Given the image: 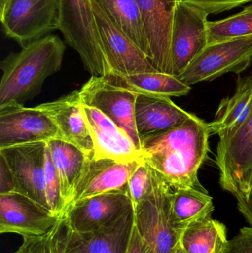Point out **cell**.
Instances as JSON below:
<instances>
[{
    "label": "cell",
    "mask_w": 252,
    "mask_h": 253,
    "mask_svg": "<svg viewBox=\"0 0 252 253\" xmlns=\"http://www.w3.org/2000/svg\"><path fill=\"white\" fill-rule=\"evenodd\" d=\"M152 170L153 190L147 199L133 205L134 224L149 253H170L180 237L170 221V198L173 190Z\"/></svg>",
    "instance_id": "cell-5"
},
{
    "label": "cell",
    "mask_w": 252,
    "mask_h": 253,
    "mask_svg": "<svg viewBox=\"0 0 252 253\" xmlns=\"http://www.w3.org/2000/svg\"><path fill=\"white\" fill-rule=\"evenodd\" d=\"M252 40L210 44L178 78L188 86L228 74H240L251 65Z\"/></svg>",
    "instance_id": "cell-9"
},
{
    "label": "cell",
    "mask_w": 252,
    "mask_h": 253,
    "mask_svg": "<svg viewBox=\"0 0 252 253\" xmlns=\"http://www.w3.org/2000/svg\"><path fill=\"white\" fill-rule=\"evenodd\" d=\"M44 184L46 194L50 210L56 216L63 218L66 211V203L62 196L60 180L52 162L48 148L46 147L44 165Z\"/></svg>",
    "instance_id": "cell-28"
},
{
    "label": "cell",
    "mask_w": 252,
    "mask_h": 253,
    "mask_svg": "<svg viewBox=\"0 0 252 253\" xmlns=\"http://www.w3.org/2000/svg\"><path fill=\"white\" fill-rule=\"evenodd\" d=\"M94 146L95 159L129 162L142 157L131 137L99 110L81 103Z\"/></svg>",
    "instance_id": "cell-18"
},
{
    "label": "cell",
    "mask_w": 252,
    "mask_h": 253,
    "mask_svg": "<svg viewBox=\"0 0 252 253\" xmlns=\"http://www.w3.org/2000/svg\"><path fill=\"white\" fill-rule=\"evenodd\" d=\"M11 1L12 0H0V17L5 13Z\"/></svg>",
    "instance_id": "cell-37"
},
{
    "label": "cell",
    "mask_w": 252,
    "mask_h": 253,
    "mask_svg": "<svg viewBox=\"0 0 252 253\" xmlns=\"http://www.w3.org/2000/svg\"><path fill=\"white\" fill-rule=\"evenodd\" d=\"M65 227L66 223L64 218H61L55 225L53 239L55 253H63Z\"/></svg>",
    "instance_id": "cell-35"
},
{
    "label": "cell",
    "mask_w": 252,
    "mask_h": 253,
    "mask_svg": "<svg viewBox=\"0 0 252 253\" xmlns=\"http://www.w3.org/2000/svg\"><path fill=\"white\" fill-rule=\"evenodd\" d=\"M65 50V42L49 34L4 58L0 65V108L24 105L38 96L44 80L60 70Z\"/></svg>",
    "instance_id": "cell-2"
},
{
    "label": "cell",
    "mask_w": 252,
    "mask_h": 253,
    "mask_svg": "<svg viewBox=\"0 0 252 253\" xmlns=\"http://www.w3.org/2000/svg\"><path fill=\"white\" fill-rule=\"evenodd\" d=\"M126 253H149L135 224H133V230Z\"/></svg>",
    "instance_id": "cell-34"
},
{
    "label": "cell",
    "mask_w": 252,
    "mask_h": 253,
    "mask_svg": "<svg viewBox=\"0 0 252 253\" xmlns=\"http://www.w3.org/2000/svg\"><path fill=\"white\" fill-rule=\"evenodd\" d=\"M139 6L149 48V60L158 72L173 75L172 28L180 0H135Z\"/></svg>",
    "instance_id": "cell-13"
},
{
    "label": "cell",
    "mask_w": 252,
    "mask_h": 253,
    "mask_svg": "<svg viewBox=\"0 0 252 253\" xmlns=\"http://www.w3.org/2000/svg\"><path fill=\"white\" fill-rule=\"evenodd\" d=\"M214 209L213 197L207 190H173L170 198V224L180 236L188 227L210 218Z\"/></svg>",
    "instance_id": "cell-22"
},
{
    "label": "cell",
    "mask_w": 252,
    "mask_h": 253,
    "mask_svg": "<svg viewBox=\"0 0 252 253\" xmlns=\"http://www.w3.org/2000/svg\"><path fill=\"white\" fill-rule=\"evenodd\" d=\"M79 94L83 105L99 110L122 128L142 152V139L135 120L137 93L108 77L92 76L79 90Z\"/></svg>",
    "instance_id": "cell-6"
},
{
    "label": "cell",
    "mask_w": 252,
    "mask_h": 253,
    "mask_svg": "<svg viewBox=\"0 0 252 253\" xmlns=\"http://www.w3.org/2000/svg\"><path fill=\"white\" fill-rule=\"evenodd\" d=\"M46 147L45 141H37L2 147L0 156L14 177L18 193L51 211L44 184Z\"/></svg>",
    "instance_id": "cell-11"
},
{
    "label": "cell",
    "mask_w": 252,
    "mask_h": 253,
    "mask_svg": "<svg viewBox=\"0 0 252 253\" xmlns=\"http://www.w3.org/2000/svg\"><path fill=\"white\" fill-rule=\"evenodd\" d=\"M193 116L170 97L138 93L135 120L141 139L180 126Z\"/></svg>",
    "instance_id": "cell-20"
},
{
    "label": "cell",
    "mask_w": 252,
    "mask_h": 253,
    "mask_svg": "<svg viewBox=\"0 0 252 253\" xmlns=\"http://www.w3.org/2000/svg\"><path fill=\"white\" fill-rule=\"evenodd\" d=\"M180 242L188 253H224L229 244L226 226L212 217L186 229Z\"/></svg>",
    "instance_id": "cell-25"
},
{
    "label": "cell",
    "mask_w": 252,
    "mask_h": 253,
    "mask_svg": "<svg viewBox=\"0 0 252 253\" xmlns=\"http://www.w3.org/2000/svg\"><path fill=\"white\" fill-rule=\"evenodd\" d=\"M47 145L60 180L67 210L91 157L76 146L61 138L49 140Z\"/></svg>",
    "instance_id": "cell-21"
},
{
    "label": "cell",
    "mask_w": 252,
    "mask_h": 253,
    "mask_svg": "<svg viewBox=\"0 0 252 253\" xmlns=\"http://www.w3.org/2000/svg\"><path fill=\"white\" fill-rule=\"evenodd\" d=\"M142 160V157L129 162L91 158L68 208L74 202L102 193L128 192L129 179Z\"/></svg>",
    "instance_id": "cell-17"
},
{
    "label": "cell",
    "mask_w": 252,
    "mask_h": 253,
    "mask_svg": "<svg viewBox=\"0 0 252 253\" xmlns=\"http://www.w3.org/2000/svg\"><path fill=\"white\" fill-rule=\"evenodd\" d=\"M205 10L209 15L217 14L241 7L252 0H183Z\"/></svg>",
    "instance_id": "cell-31"
},
{
    "label": "cell",
    "mask_w": 252,
    "mask_h": 253,
    "mask_svg": "<svg viewBox=\"0 0 252 253\" xmlns=\"http://www.w3.org/2000/svg\"><path fill=\"white\" fill-rule=\"evenodd\" d=\"M95 1L149 59V44L136 1L135 0H95Z\"/></svg>",
    "instance_id": "cell-26"
},
{
    "label": "cell",
    "mask_w": 252,
    "mask_h": 253,
    "mask_svg": "<svg viewBox=\"0 0 252 253\" xmlns=\"http://www.w3.org/2000/svg\"><path fill=\"white\" fill-rule=\"evenodd\" d=\"M209 14L200 7L180 0L176 4L172 28L173 75L179 77L209 45Z\"/></svg>",
    "instance_id": "cell-7"
},
{
    "label": "cell",
    "mask_w": 252,
    "mask_h": 253,
    "mask_svg": "<svg viewBox=\"0 0 252 253\" xmlns=\"http://www.w3.org/2000/svg\"><path fill=\"white\" fill-rule=\"evenodd\" d=\"M209 45L233 40H252V4L242 11L207 23Z\"/></svg>",
    "instance_id": "cell-27"
},
{
    "label": "cell",
    "mask_w": 252,
    "mask_h": 253,
    "mask_svg": "<svg viewBox=\"0 0 252 253\" xmlns=\"http://www.w3.org/2000/svg\"><path fill=\"white\" fill-rule=\"evenodd\" d=\"M170 253H188L183 249V247H182L181 244H180V241H179V243L176 245V246L173 248V251H171Z\"/></svg>",
    "instance_id": "cell-38"
},
{
    "label": "cell",
    "mask_w": 252,
    "mask_h": 253,
    "mask_svg": "<svg viewBox=\"0 0 252 253\" xmlns=\"http://www.w3.org/2000/svg\"><path fill=\"white\" fill-rule=\"evenodd\" d=\"M224 253H252V227L241 229L233 239L229 241Z\"/></svg>",
    "instance_id": "cell-32"
},
{
    "label": "cell",
    "mask_w": 252,
    "mask_h": 253,
    "mask_svg": "<svg viewBox=\"0 0 252 253\" xmlns=\"http://www.w3.org/2000/svg\"><path fill=\"white\" fill-rule=\"evenodd\" d=\"M111 81L137 93L155 95L166 97H180L190 92V86L186 85L176 76L165 73L150 72L133 74L125 77H106Z\"/></svg>",
    "instance_id": "cell-24"
},
{
    "label": "cell",
    "mask_w": 252,
    "mask_h": 253,
    "mask_svg": "<svg viewBox=\"0 0 252 253\" xmlns=\"http://www.w3.org/2000/svg\"><path fill=\"white\" fill-rule=\"evenodd\" d=\"M62 138L51 119L38 107L7 105L0 108V148Z\"/></svg>",
    "instance_id": "cell-14"
},
{
    "label": "cell",
    "mask_w": 252,
    "mask_h": 253,
    "mask_svg": "<svg viewBox=\"0 0 252 253\" xmlns=\"http://www.w3.org/2000/svg\"><path fill=\"white\" fill-rule=\"evenodd\" d=\"M37 107L51 119L62 139L76 146L90 157H93L94 146L81 108L79 90Z\"/></svg>",
    "instance_id": "cell-19"
},
{
    "label": "cell",
    "mask_w": 252,
    "mask_h": 253,
    "mask_svg": "<svg viewBox=\"0 0 252 253\" xmlns=\"http://www.w3.org/2000/svg\"><path fill=\"white\" fill-rule=\"evenodd\" d=\"M131 207L128 192H109L74 202L63 218L73 231H96L118 221Z\"/></svg>",
    "instance_id": "cell-15"
},
{
    "label": "cell",
    "mask_w": 252,
    "mask_h": 253,
    "mask_svg": "<svg viewBox=\"0 0 252 253\" xmlns=\"http://www.w3.org/2000/svg\"><path fill=\"white\" fill-rule=\"evenodd\" d=\"M60 218L22 193L0 194L1 233L40 237L50 232Z\"/></svg>",
    "instance_id": "cell-12"
},
{
    "label": "cell",
    "mask_w": 252,
    "mask_h": 253,
    "mask_svg": "<svg viewBox=\"0 0 252 253\" xmlns=\"http://www.w3.org/2000/svg\"><path fill=\"white\" fill-rule=\"evenodd\" d=\"M238 208L252 227V184L247 198L243 202L238 203Z\"/></svg>",
    "instance_id": "cell-36"
},
{
    "label": "cell",
    "mask_w": 252,
    "mask_h": 253,
    "mask_svg": "<svg viewBox=\"0 0 252 253\" xmlns=\"http://www.w3.org/2000/svg\"><path fill=\"white\" fill-rule=\"evenodd\" d=\"M58 25L65 42L78 53L92 76H110L91 0H59Z\"/></svg>",
    "instance_id": "cell-3"
},
{
    "label": "cell",
    "mask_w": 252,
    "mask_h": 253,
    "mask_svg": "<svg viewBox=\"0 0 252 253\" xmlns=\"http://www.w3.org/2000/svg\"><path fill=\"white\" fill-rule=\"evenodd\" d=\"M54 227L40 237L23 238L22 245L15 253H55L53 244Z\"/></svg>",
    "instance_id": "cell-30"
},
{
    "label": "cell",
    "mask_w": 252,
    "mask_h": 253,
    "mask_svg": "<svg viewBox=\"0 0 252 253\" xmlns=\"http://www.w3.org/2000/svg\"><path fill=\"white\" fill-rule=\"evenodd\" d=\"M208 123L194 114L180 126L142 139V159L173 190H206L198 171L208 156Z\"/></svg>",
    "instance_id": "cell-1"
},
{
    "label": "cell",
    "mask_w": 252,
    "mask_h": 253,
    "mask_svg": "<svg viewBox=\"0 0 252 253\" xmlns=\"http://www.w3.org/2000/svg\"><path fill=\"white\" fill-rule=\"evenodd\" d=\"M65 223L63 253H126L134 224V208L133 205L118 221L96 231H73Z\"/></svg>",
    "instance_id": "cell-16"
},
{
    "label": "cell",
    "mask_w": 252,
    "mask_h": 253,
    "mask_svg": "<svg viewBox=\"0 0 252 253\" xmlns=\"http://www.w3.org/2000/svg\"><path fill=\"white\" fill-rule=\"evenodd\" d=\"M216 164L220 187L243 202L252 184V110L244 123L219 135Z\"/></svg>",
    "instance_id": "cell-4"
},
{
    "label": "cell",
    "mask_w": 252,
    "mask_h": 253,
    "mask_svg": "<svg viewBox=\"0 0 252 253\" xmlns=\"http://www.w3.org/2000/svg\"><path fill=\"white\" fill-rule=\"evenodd\" d=\"M153 186L152 169L142 159L128 181V194L133 205L147 199L152 193Z\"/></svg>",
    "instance_id": "cell-29"
},
{
    "label": "cell",
    "mask_w": 252,
    "mask_h": 253,
    "mask_svg": "<svg viewBox=\"0 0 252 253\" xmlns=\"http://www.w3.org/2000/svg\"><path fill=\"white\" fill-rule=\"evenodd\" d=\"M252 110V74L236 80V90L220 102L214 120L208 123L210 133L220 135L244 123Z\"/></svg>",
    "instance_id": "cell-23"
},
{
    "label": "cell",
    "mask_w": 252,
    "mask_h": 253,
    "mask_svg": "<svg viewBox=\"0 0 252 253\" xmlns=\"http://www.w3.org/2000/svg\"><path fill=\"white\" fill-rule=\"evenodd\" d=\"M18 193L14 177L3 157L0 156V194Z\"/></svg>",
    "instance_id": "cell-33"
},
{
    "label": "cell",
    "mask_w": 252,
    "mask_h": 253,
    "mask_svg": "<svg viewBox=\"0 0 252 253\" xmlns=\"http://www.w3.org/2000/svg\"><path fill=\"white\" fill-rule=\"evenodd\" d=\"M91 1L110 76L121 77L158 71L146 55L109 19L95 0Z\"/></svg>",
    "instance_id": "cell-8"
},
{
    "label": "cell",
    "mask_w": 252,
    "mask_h": 253,
    "mask_svg": "<svg viewBox=\"0 0 252 253\" xmlns=\"http://www.w3.org/2000/svg\"><path fill=\"white\" fill-rule=\"evenodd\" d=\"M59 0H12L0 17L4 35L22 47L59 30Z\"/></svg>",
    "instance_id": "cell-10"
}]
</instances>
